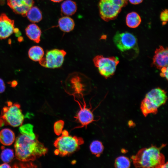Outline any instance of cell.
Wrapping results in <instances>:
<instances>
[{
    "mask_svg": "<svg viewBox=\"0 0 168 168\" xmlns=\"http://www.w3.org/2000/svg\"><path fill=\"white\" fill-rule=\"evenodd\" d=\"M14 149L16 157L23 162L34 161L45 155L48 151L47 148L38 140L37 137L33 139L22 134L15 139Z\"/></svg>",
    "mask_w": 168,
    "mask_h": 168,
    "instance_id": "1",
    "label": "cell"
},
{
    "mask_svg": "<svg viewBox=\"0 0 168 168\" xmlns=\"http://www.w3.org/2000/svg\"><path fill=\"white\" fill-rule=\"evenodd\" d=\"M163 145L158 147L152 146L142 148L132 157L134 164L137 167L160 168L165 162V157L161 152Z\"/></svg>",
    "mask_w": 168,
    "mask_h": 168,
    "instance_id": "2",
    "label": "cell"
},
{
    "mask_svg": "<svg viewBox=\"0 0 168 168\" xmlns=\"http://www.w3.org/2000/svg\"><path fill=\"white\" fill-rule=\"evenodd\" d=\"M113 40L124 57L131 59L138 55L139 49L137 39L131 33L118 31L114 36Z\"/></svg>",
    "mask_w": 168,
    "mask_h": 168,
    "instance_id": "3",
    "label": "cell"
},
{
    "mask_svg": "<svg viewBox=\"0 0 168 168\" xmlns=\"http://www.w3.org/2000/svg\"><path fill=\"white\" fill-rule=\"evenodd\" d=\"M61 134L54 143L56 148L54 153L56 155L61 156L69 155L78 151L80 146L84 143L82 138L70 135L66 130L62 131Z\"/></svg>",
    "mask_w": 168,
    "mask_h": 168,
    "instance_id": "4",
    "label": "cell"
},
{
    "mask_svg": "<svg viewBox=\"0 0 168 168\" xmlns=\"http://www.w3.org/2000/svg\"><path fill=\"white\" fill-rule=\"evenodd\" d=\"M167 99L166 92L159 87L152 89L148 92L142 101L141 111L145 116L150 114H156L158 108L164 105Z\"/></svg>",
    "mask_w": 168,
    "mask_h": 168,
    "instance_id": "5",
    "label": "cell"
},
{
    "mask_svg": "<svg viewBox=\"0 0 168 168\" xmlns=\"http://www.w3.org/2000/svg\"><path fill=\"white\" fill-rule=\"evenodd\" d=\"M7 105L2 109L0 115V127L9 125L17 127L22 124L24 115L20 104L13 103L10 101L7 102Z\"/></svg>",
    "mask_w": 168,
    "mask_h": 168,
    "instance_id": "6",
    "label": "cell"
},
{
    "mask_svg": "<svg viewBox=\"0 0 168 168\" xmlns=\"http://www.w3.org/2000/svg\"><path fill=\"white\" fill-rule=\"evenodd\" d=\"M93 62L100 75L107 78L114 74L119 61L117 57H105L100 55L94 57Z\"/></svg>",
    "mask_w": 168,
    "mask_h": 168,
    "instance_id": "7",
    "label": "cell"
},
{
    "mask_svg": "<svg viewBox=\"0 0 168 168\" xmlns=\"http://www.w3.org/2000/svg\"><path fill=\"white\" fill-rule=\"evenodd\" d=\"M66 52L64 50L54 49L47 51L45 56L39 61L42 66L55 68L61 67L64 61Z\"/></svg>",
    "mask_w": 168,
    "mask_h": 168,
    "instance_id": "8",
    "label": "cell"
},
{
    "mask_svg": "<svg viewBox=\"0 0 168 168\" xmlns=\"http://www.w3.org/2000/svg\"><path fill=\"white\" fill-rule=\"evenodd\" d=\"M99 8L101 18L106 21L116 18L122 8L118 5L105 0H100Z\"/></svg>",
    "mask_w": 168,
    "mask_h": 168,
    "instance_id": "9",
    "label": "cell"
},
{
    "mask_svg": "<svg viewBox=\"0 0 168 168\" xmlns=\"http://www.w3.org/2000/svg\"><path fill=\"white\" fill-rule=\"evenodd\" d=\"M34 4V0H7V5L13 11L23 16H26Z\"/></svg>",
    "mask_w": 168,
    "mask_h": 168,
    "instance_id": "10",
    "label": "cell"
},
{
    "mask_svg": "<svg viewBox=\"0 0 168 168\" xmlns=\"http://www.w3.org/2000/svg\"><path fill=\"white\" fill-rule=\"evenodd\" d=\"M76 101L79 104L80 107V110L74 117L76 120L81 124V126L78 128L83 127L86 128L88 124L95 121L93 114L91 110V108L86 107L85 102L82 107L78 101Z\"/></svg>",
    "mask_w": 168,
    "mask_h": 168,
    "instance_id": "11",
    "label": "cell"
},
{
    "mask_svg": "<svg viewBox=\"0 0 168 168\" xmlns=\"http://www.w3.org/2000/svg\"><path fill=\"white\" fill-rule=\"evenodd\" d=\"M14 21L5 13L0 15V39H4L10 36L15 30Z\"/></svg>",
    "mask_w": 168,
    "mask_h": 168,
    "instance_id": "12",
    "label": "cell"
},
{
    "mask_svg": "<svg viewBox=\"0 0 168 168\" xmlns=\"http://www.w3.org/2000/svg\"><path fill=\"white\" fill-rule=\"evenodd\" d=\"M168 50L167 48L160 46L155 51L152 64L157 68L168 66Z\"/></svg>",
    "mask_w": 168,
    "mask_h": 168,
    "instance_id": "13",
    "label": "cell"
},
{
    "mask_svg": "<svg viewBox=\"0 0 168 168\" xmlns=\"http://www.w3.org/2000/svg\"><path fill=\"white\" fill-rule=\"evenodd\" d=\"M26 33L30 40L38 43L40 41L41 30L36 24H32L29 25L25 30Z\"/></svg>",
    "mask_w": 168,
    "mask_h": 168,
    "instance_id": "14",
    "label": "cell"
},
{
    "mask_svg": "<svg viewBox=\"0 0 168 168\" xmlns=\"http://www.w3.org/2000/svg\"><path fill=\"white\" fill-rule=\"evenodd\" d=\"M15 136L14 132L8 128L3 129L0 131V142L5 146H10L14 142Z\"/></svg>",
    "mask_w": 168,
    "mask_h": 168,
    "instance_id": "15",
    "label": "cell"
},
{
    "mask_svg": "<svg viewBox=\"0 0 168 168\" xmlns=\"http://www.w3.org/2000/svg\"><path fill=\"white\" fill-rule=\"evenodd\" d=\"M58 25L61 30L66 32L72 30L75 26L73 20L71 17L67 16L60 18L58 20Z\"/></svg>",
    "mask_w": 168,
    "mask_h": 168,
    "instance_id": "16",
    "label": "cell"
},
{
    "mask_svg": "<svg viewBox=\"0 0 168 168\" xmlns=\"http://www.w3.org/2000/svg\"><path fill=\"white\" fill-rule=\"evenodd\" d=\"M77 9L76 3L71 0H67L61 5V11L65 15L69 16L74 14Z\"/></svg>",
    "mask_w": 168,
    "mask_h": 168,
    "instance_id": "17",
    "label": "cell"
},
{
    "mask_svg": "<svg viewBox=\"0 0 168 168\" xmlns=\"http://www.w3.org/2000/svg\"><path fill=\"white\" fill-rule=\"evenodd\" d=\"M141 22V19L139 15L135 12H132L128 13L126 18L127 25L129 27L132 28L138 27Z\"/></svg>",
    "mask_w": 168,
    "mask_h": 168,
    "instance_id": "18",
    "label": "cell"
},
{
    "mask_svg": "<svg viewBox=\"0 0 168 168\" xmlns=\"http://www.w3.org/2000/svg\"><path fill=\"white\" fill-rule=\"evenodd\" d=\"M29 58L34 61H39L44 57V52L43 49L39 46L31 47L28 52Z\"/></svg>",
    "mask_w": 168,
    "mask_h": 168,
    "instance_id": "19",
    "label": "cell"
},
{
    "mask_svg": "<svg viewBox=\"0 0 168 168\" xmlns=\"http://www.w3.org/2000/svg\"><path fill=\"white\" fill-rule=\"evenodd\" d=\"M26 16L28 20L32 22H38L42 19L41 12L36 7L32 6L28 11Z\"/></svg>",
    "mask_w": 168,
    "mask_h": 168,
    "instance_id": "20",
    "label": "cell"
},
{
    "mask_svg": "<svg viewBox=\"0 0 168 168\" xmlns=\"http://www.w3.org/2000/svg\"><path fill=\"white\" fill-rule=\"evenodd\" d=\"M19 126V130L21 134L33 139L37 137L34 132V126L32 124L28 123Z\"/></svg>",
    "mask_w": 168,
    "mask_h": 168,
    "instance_id": "21",
    "label": "cell"
},
{
    "mask_svg": "<svg viewBox=\"0 0 168 168\" xmlns=\"http://www.w3.org/2000/svg\"><path fill=\"white\" fill-rule=\"evenodd\" d=\"M104 149L102 143L98 140L93 141L90 146V149L91 153L98 157L103 152Z\"/></svg>",
    "mask_w": 168,
    "mask_h": 168,
    "instance_id": "22",
    "label": "cell"
},
{
    "mask_svg": "<svg viewBox=\"0 0 168 168\" xmlns=\"http://www.w3.org/2000/svg\"><path fill=\"white\" fill-rule=\"evenodd\" d=\"M114 166L118 168H129L130 166V161L127 157L124 156H120L116 159Z\"/></svg>",
    "mask_w": 168,
    "mask_h": 168,
    "instance_id": "23",
    "label": "cell"
},
{
    "mask_svg": "<svg viewBox=\"0 0 168 168\" xmlns=\"http://www.w3.org/2000/svg\"><path fill=\"white\" fill-rule=\"evenodd\" d=\"M15 153L13 150L10 148L3 149L2 151L0 157L2 160L4 162L9 163L13 159Z\"/></svg>",
    "mask_w": 168,
    "mask_h": 168,
    "instance_id": "24",
    "label": "cell"
},
{
    "mask_svg": "<svg viewBox=\"0 0 168 168\" xmlns=\"http://www.w3.org/2000/svg\"><path fill=\"white\" fill-rule=\"evenodd\" d=\"M64 122L63 120H59L55 122L54 126V131L57 135H59L63 131Z\"/></svg>",
    "mask_w": 168,
    "mask_h": 168,
    "instance_id": "25",
    "label": "cell"
},
{
    "mask_svg": "<svg viewBox=\"0 0 168 168\" xmlns=\"http://www.w3.org/2000/svg\"><path fill=\"white\" fill-rule=\"evenodd\" d=\"M160 19L163 25L166 24L168 20V11L167 9H165L161 12Z\"/></svg>",
    "mask_w": 168,
    "mask_h": 168,
    "instance_id": "26",
    "label": "cell"
},
{
    "mask_svg": "<svg viewBox=\"0 0 168 168\" xmlns=\"http://www.w3.org/2000/svg\"><path fill=\"white\" fill-rule=\"evenodd\" d=\"M116 5H118L122 8L126 6L128 4V0H105Z\"/></svg>",
    "mask_w": 168,
    "mask_h": 168,
    "instance_id": "27",
    "label": "cell"
},
{
    "mask_svg": "<svg viewBox=\"0 0 168 168\" xmlns=\"http://www.w3.org/2000/svg\"><path fill=\"white\" fill-rule=\"evenodd\" d=\"M168 66L162 68L160 69L161 72L160 73V76L162 77L166 78L168 80Z\"/></svg>",
    "mask_w": 168,
    "mask_h": 168,
    "instance_id": "28",
    "label": "cell"
},
{
    "mask_svg": "<svg viewBox=\"0 0 168 168\" xmlns=\"http://www.w3.org/2000/svg\"><path fill=\"white\" fill-rule=\"evenodd\" d=\"M6 87L3 80L0 78V93L3 92L5 90Z\"/></svg>",
    "mask_w": 168,
    "mask_h": 168,
    "instance_id": "29",
    "label": "cell"
},
{
    "mask_svg": "<svg viewBox=\"0 0 168 168\" xmlns=\"http://www.w3.org/2000/svg\"><path fill=\"white\" fill-rule=\"evenodd\" d=\"M131 4L134 5L138 4L141 3L143 0H128Z\"/></svg>",
    "mask_w": 168,
    "mask_h": 168,
    "instance_id": "30",
    "label": "cell"
},
{
    "mask_svg": "<svg viewBox=\"0 0 168 168\" xmlns=\"http://www.w3.org/2000/svg\"><path fill=\"white\" fill-rule=\"evenodd\" d=\"M11 167L7 163L4 162L0 165V168H10Z\"/></svg>",
    "mask_w": 168,
    "mask_h": 168,
    "instance_id": "31",
    "label": "cell"
},
{
    "mask_svg": "<svg viewBox=\"0 0 168 168\" xmlns=\"http://www.w3.org/2000/svg\"><path fill=\"white\" fill-rule=\"evenodd\" d=\"M11 86L13 87H15L17 84V82L16 81H13L10 83Z\"/></svg>",
    "mask_w": 168,
    "mask_h": 168,
    "instance_id": "32",
    "label": "cell"
},
{
    "mask_svg": "<svg viewBox=\"0 0 168 168\" xmlns=\"http://www.w3.org/2000/svg\"><path fill=\"white\" fill-rule=\"evenodd\" d=\"M168 163L167 162H166V163H164L162 165H161L160 168H168Z\"/></svg>",
    "mask_w": 168,
    "mask_h": 168,
    "instance_id": "33",
    "label": "cell"
},
{
    "mask_svg": "<svg viewBox=\"0 0 168 168\" xmlns=\"http://www.w3.org/2000/svg\"><path fill=\"white\" fill-rule=\"evenodd\" d=\"M50 0L54 2H60L62 1L63 0Z\"/></svg>",
    "mask_w": 168,
    "mask_h": 168,
    "instance_id": "34",
    "label": "cell"
}]
</instances>
